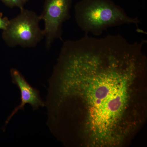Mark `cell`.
<instances>
[{"label":"cell","mask_w":147,"mask_h":147,"mask_svg":"<svg viewBox=\"0 0 147 147\" xmlns=\"http://www.w3.org/2000/svg\"><path fill=\"white\" fill-rule=\"evenodd\" d=\"M10 74L12 82L20 90L21 102L10 114L6 122V124L19 110H24L26 104L31 105L34 111L38 110L39 107H44L45 104L40 97L39 91L30 85L20 71L16 69L12 68L10 70Z\"/></svg>","instance_id":"5"},{"label":"cell","mask_w":147,"mask_h":147,"mask_svg":"<svg viewBox=\"0 0 147 147\" xmlns=\"http://www.w3.org/2000/svg\"><path fill=\"white\" fill-rule=\"evenodd\" d=\"M9 20L7 17H3L2 12H0V29L3 31L6 29L9 23Z\"/></svg>","instance_id":"7"},{"label":"cell","mask_w":147,"mask_h":147,"mask_svg":"<svg viewBox=\"0 0 147 147\" xmlns=\"http://www.w3.org/2000/svg\"><path fill=\"white\" fill-rule=\"evenodd\" d=\"M16 17L9 20L3 31V40L9 47H34L44 37L40 28L39 16L34 11L23 8Z\"/></svg>","instance_id":"3"},{"label":"cell","mask_w":147,"mask_h":147,"mask_svg":"<svg viewBox=\"0 0 147 147\" xmlns=\"http://www.w3.org/2000/svg\"><path fill=\"white\" fill-rule=\"evenodd\" d=\"M73 0H45L40 20L45 22L43 30L45 46L51 47L55 39H62L63 24L71 18L70 10Z\"/></svg>","instance_id":"4"},{"label":"cell","mask_w":147,"mask_h":147,"mask_svg":"<svg viewBox=\"0 0 147 147\" xmlns=\"http://www.w3.org/2000/svg\"><path fill=\"white\" fill-rule=\"evenodd\" d=\"M146 40L88 34L63 42L50 78V129L67 146H127L147 117Z\"/></svg>","instance_id":"1"},{"label":"cell","mask_w":147,"mask_h":147,"mask_svg":"<svg viewBox=\"0 0 147 147\" xmlns=\"http://www.w3.org/2000/svg\"><path fill=\"white\" fill-rule=\"evenodd\" d=\"M7 6L10 8L17 7L21 9L24 8V6L29 0H0Z\"/></svg>","instance_id":"6"},{"label":"cell","mask_w":147,"mask_h":147,"mask_svg":"<svg viewBox=\"0 0 147 147\" xmlns=\"http://www.w3.org/2000/svg\"><path fill=\"white\" fill-rule=\"evenodd\" d=\"M76 24L85 34L99 36L109 28L124 24L138 27V17L128 16L121 7L111 0H81L74 6Z\"/></svg>","instance_id":"2"}]
</instances>
